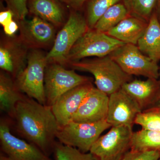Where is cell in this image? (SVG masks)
Returning <instances> with one entry per match:
<instances>
[{
    "label": "cell",
    "instance_id": "cell-1",
    "mask_svg": "<svg viewBox=\"0 0 160 160\" xmlns=\"http://www.w3.org/2000/svg\"><path fill=\"white\" fill-rule=\"evenodd\" d=\"M11 119L21 137L48 156L52 153L60 127L51 107L27 96L18 103Z\"/></svg>",
    "mask_w": 160,
    "mask_h": 160
},
{
    "label": "cell",
    "instance_id": "cell-2",
    "mask_svg": "<svg viewBox=\"0 0 160 160\" xmlns=\"http://www.w3.org/2000/svg\"><path fill=\"white\" fill-rule=\"evenodd\" d=\"M74 70L86 72L94 76L96 88L110 95L132 80L109 55L69 63Z\"/></svg>",
    "mask_w": 160,
    "mask_h": 160
},
{
    "label": "cell",
    "instance_id": "cell-3",
    "mask_svg": "<svg viewBox=\"0 0 160 160\" xmlns=\"http://www.w3.org/2000/svg\"><path fill=\"white\" fill-rule=\"evenodd\" d=\"M48 64L46 55L37 49H32L28 54L26 68L14 79L21 92L46 105L44 82L45 70Z\"/></svg>",
    "mask_w": 160,
    "mask_h": 160
},
{
    "label": "cell",
    "instance_id": "cell-4",
    "mask_svg": "<svg viewBox=\"0 0 160 160\" xmlns=\"http://www.w3.org/2000/svg\"><path fill=\"white\" fill-rule=\"evenodd\" d=\"M86 18L77 10L72 9L69 18L56 36L53 46L46 55L48 64H67L69 52L77 41L89 29Z\"/></svg>",
    "mask_w": 160,
    "mask_h": 160
},
{
    "label": "cell",
    "instance_id": "cell-5",
    "mask_svg": "<svg viewBox=\"0 0 160 160\" xmlns=\"http://www.w3.org/2000/svg\"><path fill=\"white\" fill-rule=\"evenodd\" d=\"M11 121H0V160H52L37 146L12 134Z\"/></svg>",
    "mask_w": 160,
    "mask_h": 160
},
{
    "label": "cell",
    "instance_id": "cell-6",
    "mask_svg": "<svg viewBox=\"0 0 160 160\" xmlns=\"http://www.w3.org/2000/svg\"><path fill=\"white\" fill-rule=\"evenodd\" d=\"M125 44L105 32L89 29L72 46L67 57V64L89 57L99 58L109 55Z\"/></svg>",
    "mask_w": 160,
    "mask_h": 160
},
{
    "label": "cell",
    "instance_id": "cell-7",
    "mask_svg": "<svg viewBox=\"0 0 160 160\" xmlns=\"http://www.w3.org/2000/svg\"><path fill=\"white\" fill-rule=\"evenodd\" d=\"M92 82L88 77L81 75L74 69L69 70L56 63L48 64L45 70L46 105L51 107L63 94L77 86Z\"/></svg>",
    "mask_w": 160,
    "mask_h": 160
},
{
    "label": "cell",
    "instance_id": "cell-8",
    "mask_svg": "<svg viewBox=\"0 0 160 160\" xmlns=\"http://www.w3.org/2000/svg\"><path fill=\"white\" fill-rule=\"evenodd\" d=\"M110 127L111 125L106 120L95 123L71 121L60 128L57 139L64 145L74 147L82 152H88L103 132Z\"/></svg>",
    "mask_w": 160,
    "mask_h": 160
},
{
    "label": "cell",
    "instance_id": "cell-9",
    "mask_svg": "<svg viewBox=\"0 0 160 160\" xmlns=\"http://www.w3.org/2000/svg\"><path fill=\"white\" fill-rule=\"evenodd\" d=\"M126 73L158 79L159 67L140 51L137 45L125 44L109 55Z\"/></svg>",
    "mask_w": 160,
    "mask_h": 160
},
{
    "label": "cell",
    "instance_id": "cell-10",
    "mask_svg": "<svg viewBox=\"0 0 160 160\" xmlns=\"http://www.w3.org/2000/svg\"><path fill=\"white\" fill-rule=\"evenodd\" d=\"M132 129L124 126L111 127L107 133L100 136L89 152L98 160H121L130 150Z\"/></svg>",
    "mask_w": 160,
    "mask_h": 160
},
{
    "label": "cell",
    "instance_id": "cell-11",
    "mask_svg": "<svg viewBox=\"0 0 160 160\" xmlns=\"http://www.w3.org/2000/svg\"><path fill=\"white\" fill-rule=\"evenodd\" d=\"M142 111L137 102L122 88L109 96L106 121L111 127L132 129L138 115Z\"/></svg>",
    "mask_w": 160,
    "mask_h": 160
},
{
    "label": "cell",
    "instance_id": "cell-12",
    "mask_svg": "<svg viewBox=\"0 0 160 160\" xmlns=\"http://www.w3.org/2000/svg\"><path fill=\"white\" fill-rule=\"evenodd\" d=\"M29 48L14 36L2 40L0 45V68L14 79L26 68Z\"/></svg>",
    "mask_w": 160,
    "mask_h": 160
},
{
    "label": "cell",
    "instance_id": "cell-13",
    "mask_svg": "<svg viewBox=\"0 0 160 160\" xmlns=\"http://www.w3.org/2000/svg\"><path fill=\"white\" fill-rule=\"evenodd\" d=\"M20 29L19 37L29 48H44L54 42V26L45 20L34 16L31 20L18 21Z\"/></svg>",
    "mask_w": 160,
    "mask_h": 160
},
{
    "label": "cell",
    "instance_id": "cell-14",
    "mask_svg": "<svg viewBox=\"0 0 160 160\" xmlns=\"http://www.w3.org/2000/svg\"><path fill=\"white\" fill-rule=\"evenodd\" d=\"M109 96L93 87L84 98L72 121L95 123L106 120Z\"/></svg>",
    "mask_w": 160,
    "mask_h": 160
},
{
    "label": "cell",
    "instance_id": "cell-15",
    "mask_svg": "<svg viewBox=\"0 0 160 160\" xmlns=\"http://www.w3.org/2000/svg\"><path fill=\"white\" fill-rule=\"evenodd\" d=\"M93 87L92 82L77 86L61 96L51 106L60 128L72 121L84 98Z\"/></svg>",
    "mask_w": 160,
    "mask_h": 160
},
{
    "label": "cell",
    "instance_id": "cell-16",
    "mask_svg": "<svg viewBox=\"0 0 160 160\" xmlns=\"http://www.w3.org/2000/svg\"><path fill=\"white\" fill-rule=\"evenodd\" d=\"M121 88L137 102L142 111L152 108L160 97V82L156 79L132 80Z\"/></svg>",
    "mask_w": 160,
    "mask_h": 160
},
{
    "label": "cell",
    "instance_id": "cell-17",
    "mask_svg": "<svg viewBox=\"0 0 160 160\" xmlns=\"http://www.w3.org/2000/svg\"><path fill=\"white\" fill-rule=\"evenodd\" d=\"M148 24L143 19L130 14L106 33L126 44L137 45Z\"/></svg>",
    "mask_w": 160,
    "mask_h": 160
},
{
    "label": "cell",
    "instance_id": "cell-18",
    "mask_svg": "<svg viewBox=\"0 0 160 160\" xmlns=\"http://www.w3.org/2000/svg\"><path fill=\"white\" fill-rule=\"evenodd\" d=\"M137 46L143 54L153 62L158 63L160 61V23L155 12Z\"/></svg>",
    "mask_w": 160,
    "mask_h": 160
},
{
    "label": "cell",
    "instance_id": "cell-19",
    "mask_svg": "<svg viewBox=\"0 0 160 160\" xmlns=\"http://www.w3.org/2000/svg\"><path fill=\"white\" fill-rule=\"evenodd\" d=\"M27 97L19 90L12 78L7 72L0 73V109L10 118L13 117L16 106Z\"/></svg>",
    "mask_w": 160,
    "mask_h": 160
},
{
    "label": "cell",
    "instance_id": "cell-20",
    "mask_svg": "<svg viewBox=\"0 0 160 160\" xmlns=\"http://www.w3.org/2000/svg\"><path fill=\"white\" fill-rule=\"evenodd\" d=\"M59 0H28L29 12L53 26H59L64 21V11Z\"/></svg>",
    "mask_w": 160,
    "mask_h": 160
},
{
    "label": "cell",
    "instance_id": "cell-21",
    "mask_svg": "<svg viewBox=\"0 0 160 160\" xmlns=\"http://www.w3.org/2000/svg\"><path fill=\"white\" fill-rule=\"evenodd\" d=\"M130 150L160 152V132L142 129L132 132L130 142Z\"/></svg>",
    "mask_w": 160,
    "mask_h": 160
},
{
    "label": "cell",
    "instance_id": "cell-22",
    "mask_svg": "<svg viewBox=\"0 0 160 160\" xmlns=\"http://www.w3.org/2000/svg\"><path fill=\"white\" fill-rule=\"evenodd\" d=\"M129 15L130 12L125 3L120 2L117 3L103 14L96 24L93 29L106 33Z\"/></svg>",
    "mask_w": 160,
    "mask_h": 160
},
{
    "label": "cell",
    "instance_id": "cell-23",
    "mask_svg": "<svg viewBox=\"0 0 160 160\" xmlns=\"http://www.w3.org/2000/svg\"><path fill=\"white\" fill-rule=\"evenodd\" d=\"M125 0H88L86 22L89 29H93L98 21L111 6Z\"/></svg>",
    "mask_w": 160,
    "mask_h": 160
},
{
    "label": "cell",
    "instance_id": "cell-24",
    "mask_svg": "<svg viewBox=\"0 0 160 160\" xmlns=\"http://www.w3.org/2000/svg\"><path fill=\"white\" fill-rule=\"evenodd\" d=\"M54 160H98L91 152H83L56 141L53 148Z\"/></svg>",
    "mask_w": 160,
    "mask_h": 160
},
{
    "label": "cell",
    "instance_id": "cell-25",
    "mask_svg": "<svg viewBox=\"0 0 160 160\" xmlns=\"http://www.w3.org/2000/svg\"><path fill=\"white\" fill-rule=\"evenodd\" d=\"M158 0H125L130 14L149 22L156 7Z\"/></svg>",
    "mask_w": 160,
    "mask_h": 160
},
{
    "label": "cell",
    "instance_id": "cell-26",
    "mask_svg": "<svg viewBox=\"0 0 160 160\" xmlns=\"http://www.w3.org/2000/svg\"><path fill=\"white\" fill-rule=\"evenodd\" d=\"M135 124L142 129L160 132V108L153 107L143 110L138 115Z\"/></svg>",
    "mask_w": 160,
    "mask_h": 160
},
{
    "label": "cell",
    "instance_id": "cell-27",
    "mask_svg": "<svg viewBox=\"0 0 160 160\" xmlns=\"http://www.w3.org/2000/svg\"><path fill=\"white\" fill-rule=\"evenodd\" d=\"M8 9L14 14V18L18 21L25 20L29 13L28 0H5Z\"/></svg>",
    "mask_w": 160,
    "mask_h": 160
},
{
    "label": "cell",
    "instance_id": "cell-28",
    "mask_svg": "<svg viewBox=\"0 0 160 160\" xmlns=\"http://www.w3.org/2000/svg\"><path fill=\"white\" fill-rule=\"evenodd\" d=\"M160 152L129 150L121 160H159Z\"/></svg>",
    "mask_w": 160,
    "mask_h": 160
},
{
    "label": "cell",
    "instance_id": "cell-29",
    "mask_svg": "<svg viewBox=\"0 0 160 160\" xmlns=\"http://www.w3.org/2000/svg\"><path fill=\"white\" fill-rule=\"evenodd\" d=\"M14 18L13 12L8 9L0 12V24L3 27L13 21Z\"/></svg>",
    "mask_w": 160,
    "mask_h": 160
},
{
    "label": "cell",
    "instance_id": "cell-30",
    "mask_svg": "<svg viewBox=\"0 0 160 160\" xmlns=\"http://www.w3.org/2000/svg\"><path fill=\"white\" fill-rule=\"evenodd\" d=\"M60 2L66 4L72 9L77 10L81 9L85 3L88 0H59Z\"/></svg>",
    "mask_w": 160,
    "mask_h": 160
},
{
    "label": "cell",
    "instance_id": "cell-31",
    "mask_svg": "<svg viewBox=\"0 0 160 160\" xmlns=\"http://www.w3.org/2000/svg\"><path fill=\"white\" fill-rule=\"evenodd\" d=\"M5 34L9 37L13 36L18 29H19L18 24L16 21H12L11 22L3 27Z\"/></svg>",
    "mask_w": 160,
    "mask_h": 160
},
{
    "label": "cell",
    "instance_id": "cell-32",
    "mask_svg": "<svg viewBox=\"0 0 160 160\" xmlns=\"http://www.w3.org/2000/svg\"><path fill=\"white\" fill-rule=\"evenodd\" d=\"M156 7L157 8V12H156V13L157 15L159 22L160 23V0H158Z\"/></svg>",
    "mask_w": 160,
    "mask_h": 160
},
{
    "label": "cell",
    "instance_id": "cell-33",
    "mask_svg": "<svg viewBox=\"0 0 160 160\" xmlns=\"http://www.w3.org/2000/svg\"><path fill=\"white\" fill-rule=\"evenodd\" d=\"M153 107L160 108V97L159 98L157 102L155 103V104L154 106L152 108H153Z\"/></svg>",
    "mask_w": 160,
    "mask_h": 160
},
{
    "label": "cell",
    "instance_id": "cell-34",
    "mask_svg": "<svg viewBox=\"0 0 160 160\" xmlns=\"http://www.w3.org/2000/svg\"><path fill=\"white\" fill-rule=\"evenodd\" d=\"M159 81H160V69L159 70V79H158Z\"/></svg>",
    "mask_w": 160,
    "mask_h": 160
},
{
    "label": "cell",
    "instance_id": "cell-35",
    "mask_svg": "<svg viewBox=\"0 0 160 160\" xmlns=\"http://www.w3.org/2000/svg\"></svg>",
    "mask_w": 160,
    "mask_h": 160
}]
</instances>
